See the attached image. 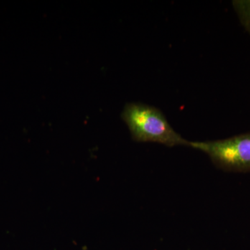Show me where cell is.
Instances as JSON below:
<instances>
[{
  "label": "cell",
  "mask_w": 250,
  "mask_h": 250,
  "mask_svg": "<svg viewBox=\"0 0 250 250\" xmlns=\"http://www.w3.org/2000/svg\"><path fill=\"white\" fill-rule=\"evenodd\" d=\"M232 5L242 25L250 34V0H235Z\"/></svg>",
  "instance_id": "3957f363"
},
{
  "label": "cell",
  "mask_w": 250,
  "mask_h": 250,
  "mask_svg": "<svg viewBox=\"0 0 250 250\" xmlns=\"http://www.w3.org/2000/svg\"><path fill=\"white\" fill-rule=\"evenodd\" d=\"M189 147L205 153L220 170L250 172V132L217 141H190Z\"/></svg>",
  "instance_id": "7a4b0ae2"
},
{
  "label": "cell",
  "mask_w": 250,
  "mask_h": 250,
  "mask_svg": "<svg viewBox=\"0 0 250 250\" xmlns=\"http://www.w3.org/2000/svg\"><path fill=\"white\" fill-rule=\"evenodd\" d=\"M121 117L136 142L159 143L169 147L189 146L190 141L184 139L172 128L158 108L146 104L128 103Z\"/></svg>",
  "instance_id": "6da1fadb"
}]
</instances>
